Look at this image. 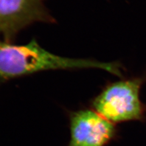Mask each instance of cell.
I'll return each mask as SVG.
<instances>
[{"label":"cell","instance_id":"cell-3","mask_svg":"<svg viewBox=\"0 0 146 146\" xmlns=\"http://www.w3.org/2000/svg\"><path fill=\"white\" fill-rule=\"evenodd\" d=\"M71 127L69 146H103L114 133L110 121L91 110L74 114Z\"/></svg>","mask_w":146,"mask_h":146},{"label":"cell","instance_id":"cell-4","mask_svg":"<svg viewBox=\"0 0 146 146\" xmlns=\"http://www.w3.org/2000/svg\"><path fill=\"white\" fill-rule=\"evenodd\" d=\"M46 17L43 0H0V31L7 37Z\"/></svg>","mask_w":146,"mask_h":146},{"label":"cell","instance_id":"cell-2","mask_svg":"<svg viewBox=\"0 0 146 146\" xmlns=\"http://www.w3.org/2000/svg\"><path fill=\"white\" fill-rule=\"evenodd\" d=\"M139 79L122 80L108 87L94 102L98 113L109 121L138 119L142 114Z\"/></svg>","mask_w":146,"mask_h":146},{"label":"cell","instance_id":"cell-1","mask_svg":"<svg viewBox=\"0 0 146 146\" xmlns=\"http://www.w3.org/2000/svg\"><path fill=\"white\" fill-rule=\"evenodd\" d=\"M98 68L120 76L118 64L62 57L40 47L35 40L25 45L0 42V76L12 77L42 70Z\"/></svg>","mask_w":146,"mask_h":146}]
</instances>
